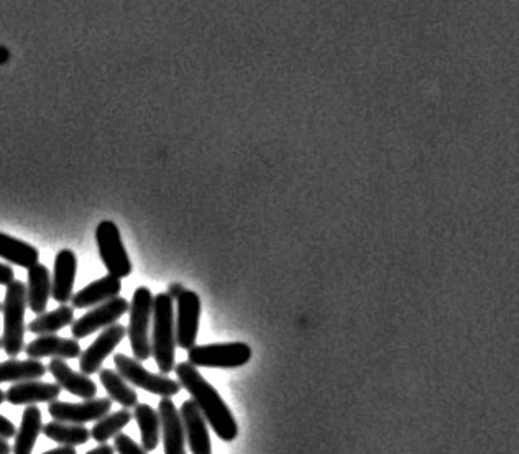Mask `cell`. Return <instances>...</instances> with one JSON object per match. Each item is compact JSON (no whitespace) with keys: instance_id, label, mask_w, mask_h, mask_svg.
<instances>
[{"instance_id":"6da1fadb","label":"cell","mask_w":519,"mask_h":454,"mask_svg":"<svg viewBox=\"0 0 519 454\" xmlns=\"http://www.w3.org/2000/svg\"><path fill=\"white\" fill-rule=\"evenodd\" d=\"M175 371L181 387L188 390L194 404L198 405L206 422L216 431V435L221 440L234 441L239 436V425L219 392L201 376L198 367L189 362H181L175 367Z\"/></svg>"},{"instance_id":"7a4b0ae2","label":"cell","mask_w":519,"mask_h":454,"mask_svg":"<svg viewBox=\"0 0 519 454\" xmlns=\"http://www.w3.org/2000/svg\"><path fill=\"white\" fill-rule=\"evenodd\" d=\"M176 346L178 343L173 298L168 293H158L153 300L152 356L163 376L175 371Z\"/></svg>"},{"instance_id":"3957f363","label":"cell","mask_w":519,"mask_h":454,"mask_svg":"<svg viewBox=\"0 0 519 454\" xmlns=\"http://www.w3.org/2000/svg\"><path fill=\"white\" fill-rule=\"evenodd\" d=\"M27 285L14 280L5 290L2 313H4V336L2 349L4 353L14 359L25 349V310H27Z\"/></svg>"},{"instance_id":"277c9868","label":"cell","mask_w":519,"mask_h":454,"mask_svg":"<svg viewBox=\"0 0 519 454\" xmlns=\"http://www.w3.org/2000/svg\"><path fill=\"white\" fill-rule=\"evenodd\" d=\"M153 297L150 288L138 287L130 303L129 333L130 346L137 361H148L152 356V338H150V323L153 318Z\"/></svg>"},{"instance_id":"5b68a950","label":"cell","mask_w":519,"mask_h":454,"mask_svg":"<svg viewBox=\"0 0 519 454\" xmlns=\"http://www.w3.org/2000/svg\"><path fill=\"white\" fill-rule=\"evenodd\" d=\"M114 364L120 376L138 389L147 390L150 394L160 395L161 399L163 397H170L171 399V397L180 394L181 384L178 380L170 379L163 374H152L137 359H132L125 354H115Z\"/></svg>"},{"instance_id":"8992f818","label":"cell","mask_w":519,"mask_h":454,"mask_svg":"<svg viewBox=\"0 0 519 454\" xmlns=\"http://www.w3.org/2000/svg\"><path fill=\"white\" fill-rule=\"evenodd\" d=\"M252 359V349L245 343H219L194 346L188 351V362L194 367L235 369Z\"/></svg>"},{"instance_id":"52a82bcc","label":"cell","mask_w":519,"mask_h":454,"mask_svg":"<svg viewBox=\"0 0 519 454\" xmlns=\"http://www.w3.org/2000/svg\"><path fill=\"white\" fill-rule=\"evenodd\" d=\"M96 242L102 264L106 265L109 275L117 278L129 277L134 270L129 254L125 251L119 227L112 221H102L96 229Z\"/></svg>"},{"instance_id":"ba28073f","label":"cell","mask_w":519,"mask_h":454,"mask_svg":"<svg viewBox=\"0 0 519 454\" xmlns=\"http://www.w3.org/2000/svg\"><path fill=\"white\" fill-rule=\"evenodd\" d=\"M129 310L130 305L125 298H112L109 302L94 306L86 315L74 321L71 334L74 339L88 338L89 334L96 333L99 329L115 325Z\"/></svg>"},{"instance_id":"9c48e42d","label":"cell","mask_w":519,"mask_h":454,"mask_svg":"<svg viewBox=\"0 0 519 454\" xmlns=\"http://www.w3.org/2000/svg\"><path fill=\"white\" fill-rule=\"evenodd\" d=\"M199 321H201V298L198 293L186 290L178 298V311H176V343L184 351H189L196 346Z\"/></svg>"},{"instance_id":"30bf717a","label":"cell","mask_w":519,"mask_h":454,"mask_svg":"<svg viewBox=\"0 0 519 454\" xmlns=\"http://www.w3.org/2000/svg\"><path fill=\"white\" fill-rule=\"evenodd\" d=\"M111 408V399L84 400L83 404H69V402L55 400L48 405V412L55 422L84 425L106 417L111 412Z\"/></svg>"},{"instance_id":"8fae6325","label":"cell","mask_w":519,"mask_h":454,"mask_svg":"<svg viewBox=\"0 0 519 454\" xmlns=\"http://www.w3.org/2000/svg\"><path fill=\"white\" fill-rule=\"evenodd\" d=\"M125 334H127V328L117 325V323L104 329L99 334V338L79 357V369L84 376H92V374L101 371L102 362L106 361L107 357L111 356L112 351L122 343Z\"/></svg>"},{"instance_id":"7c38bea8","label":"cell","mask_w":519,"mask_h":454,"mask_svg":"<svg viewBox=\"0 0 519 454\" xmlns=\"http://www.w3.org/2000/svg\"><path fill=\"white\" fill-rule=\"evenodd\" d=\"M181 420H183L184 435L186 443L193 454H212L211 435L207 430L206 418L199 410L194 400H186L181 405Z\"/></svg>"},{"instance_id":"4fadbf2b","label":"cell","mask_w":519,"mask_h":454,"mask_svg":"<svg viewBox=\"0 0 519 454\" xmlns=\"http://www.w3.org/2000/svg\"><path fill=\"white\" fill-rule=\"evenodd\" d=\"M161 420V435L165 454H186V435L180 410L170 397H163L158 405Z\"/></svg>"},{"instance_id":"5bb4252c","label":"cell","mask_w":519,"mask_h":454,"mask_svg":"<svg viewBox=\"0 0 519 454\" xmlns=\"http://www.w3.org/2000/svg\"><path fill=\"white\" fill-rule=\"evenodd\" d=\"M76 272H78L76 254L69 249L58 252L55 259V270H53V280H51V297L60 305H66L73 298Z\"/></svg>"},{"instance_id":"9a60e30c","label":"cell","mask_w":519,"mask_h":454,"mask_svg":"<svg viewBox=\"0 0 519 454\" xmlns=\"http://www.w3.org/2000/svg\"><path fill=\"white\" fill-rule=\"evenodd\" d=\"M60 394L61 387L58 384H48L42 380H27V382L10 385V389L5 392V397L12 405H35L51 404L58 400Z\"/></svg>"},{"instance_id":"2e32d148","label":"cell","mask_w":519,"mask_h":454,"mask_svg":"<svg viewBox=\"0 0 519 454\" xmlns=\"http://www.w3.org/2000/svg\"><path fill=\"white\" fill-rule=\"evenodd\" d=\"M25 353L28 359H43V357H51V359H76L81 357L83 349L79 346L78 339L60 338L56 334H46L40 336L32 343L25 346Z\"/></svg>"},{"instance_id":"e0dca14e","label":"cell","mask_w":519,"mask_h":454,"mask_svg":"<svg viewBox=\"0 0 519 454\" xmlns=\"http://www.w3.org/2000/svg\"><path fill=\"white\" fill-rule=\"evenodd\" d=\"M48 372L55 377L56 384L60 385L61 389L68 390L69 394L84 400L96 399V382L89 379V376H84L83 372H74L63 359H51Z\"/></svg>"},{"instance_id":"ac0fdd59","label":"cell","mask_w":519,"mask_h":454,"mask_svg":"<svg viewBox=\"0 0 519 454\" xmlns=\"http://www.w3.org/2000/svg\"><path fill=\"white\" fill-rule=\"evenodd\" d=\"M120 292H122L120 278L106 275L96 282L89 283L88 287H84L78 293H74L71 303H73L74 310H88V308H94V306L109 302L112 298L119 297Z\"/></svg>"},{"instance_id":"d6986e66","label":"cell","mask_w":519,"mask_h":454,"mask_svg":"<svg viewBox=\"0 0 519 454\" xmlns=\"http://www.w3.org/2000/svg\"><path fill=\"white\" fill-rule=\"evenodd\" d=\"M51 297L50 270L38 262L28 269L27 303L35 315H43Z\"/></svg>"},{"instance_id":"ffe728a7","label":"cell","mask_w":519,"mask_h":454,"mask_svg":"<svg viewBox=\"0 0 519 454\" xmlns=\"http://www.w3.org/2000/svg\"><path fill=\"white\" fill-rule=\"evenodd\" d=\"M43 431L42 410L37 405H28L23 412L22 423L15 435L14 454H32L38 436Z\"/></svg>"},{"instance_id":"44dd1931","label":"cell","mask_w":519,"mask_h":454,"mask_svg":"<svg viewBox=\"0 0 519 454\" xmlns=\"http://www.w3.org/2000/svg\"><path fill=\"white\" fill-rule=\"evenodd\" d=\"M0 259L7 260L10 264L19 265L23 269H30L38 264L40 252L28 242L20 241L17 237L0 232Z\"/></svg>"},{"instance_id":"7402d4cb","label":"cell","mask_w":519,"mask_h":454,"mask_svg":"<svg viewBox=\"0 0 519 454\" xmlns=\"http://www.w3.org/2000/svg\"><path fill=\"white\" fill-rule=\"evenodd\" d=\"M48 367L38 359H27V361H19V359H9V361L0 362V384L2 382H27V380H40L45 377Z\"/></svg>"},{"instance_id":"603a6c76","label":"cell","mask_w":519,"mask_h":454,"mask_svg":"<svg viewBox=\"0 0 519 454\" xmlns=\"http://www.w3.org/2000/svg\"><path fill=\"white\" fill-rule=\"evenodd\" d=\"M134 418L137 420L140 435H142L143 450H157L161 433L160 413L155 412V408L150 405L138 404L135 407Z\"/></svg>"},{"instance_id":"cb8c5ba5","label":"cell","mask_w":519,"mask_h":454,"mask_svg":"<svg viewBox=\"0 0 519 454\" xmlns=\"http://www.w3.org/2000/svg\"><path fill=\"white\" fill-rule=\"evenodd\" d=\"M102 385L109 394V399L112 402L122 405L124 408H135L138 405V395L124 377L120 376L119 372L111 371V369H101L99 371Z\"/></svg>"},{"instance_id":"d4e9b609","label":"cell","mask_w":519,"mask_h":454,"mask_svg":"<svg viewBox=\"0 0 519 454\" xmlns=\"http://www.w3.org/2000/svg\"><path fill=\"white\" fill-rule=\"evenodd\" d=\"M43 435L55 441L61 446H76L88 443L91 438V431L84 425H73V423L53 422L46 423L43 427Z\"/></svg>"},{"instance_id":"484cf974","label":"cell","mask_w":519,"mask_h":454,"mask_svg":"<svg viewBox=\"0 0 519 454\" xmlns=\"http://www.w3.org/2000/svg\"><path fill=\"white\" fill-rule=\"evenodd\" d=\"M74 323V308L73 306L61 305L60 308L50 311V313H43L38 315L35 320L28 325V331L37 336H46V334H55L60 329Z\"/></svg>"},{"instance_id":"4316f807","label":"cell","mask_w":519,"mask_h":454,"mask_svg":"<svg viewBox=\"0 0 519 454\" xmlns=\"http://www.w3.org/2000/svg\"><path fill=\"white\" fill-rule=\"evenodd\" d=\"M134 415L130 413L129 408L119 410V412L109 413L106 417L97 420L96 425L92 427L91 438L97 443H107L111 438L119 435L120 431L124 430L130 422H132Z\"/></svg>"},{"instance_id":"83f0119b","label":"cell","mask_w":519,"mask_h":454,"mask_svg":"<svg viewBox=\"0 0 519 454\" xmlns=\"http://www.w3.org/2000/svg\"><path fill=\"white\" fill-rule=\"evenodd\" d=\"M114 448L119 454H147L142 446L135 443L129 435H124V433L115 436Z\"/></svg>"},{"instance_id":"f1b7e54d","label":"cell","mask_w":519,"mask_h":454,"mask_svg":"<svg viewBox=\"0 0 519 454\" xmlns=\"http://www.w3.org/2000/svg\"><path fill=\"white\" fill-rule=\"evenodd\" d=\"M17 435V428L14 423L10 422L9 418H5L4 415H0V438L9 440Z\"/></svg>"},{"instance_id":"f546056e","label":"cell","mask_w":519,"mask_h":454,"mask_svg":"<svg viewBox=\"0 0 519 454\" xmlns=\"http://www.w3.org/2000/svg\"><path fill=\"white\" fill-rule=\"evenodd\" d=\"M14 280V269L10 265L0 264V285H10Z\"/></svg>"},{"instance_id":"4dcf8cb0","label":"cell","mask_w":519,"mask_h":454,"mask_svg":"<svg viewBox=\"0 0 519 454\" xmlns=\"http://www.w3.org/2000/svg\"><path fill=\"white\" fill-rule=\"evenodd\" d=\"M186 292V288L181 285V283H173V285H170V288H168V295H170L173 300H178V298L183 295V293Z\"/></svg>"},{"instance_id":"1f68e13d","label":"cell","mask_w":519,"mask_h":454,"mask_svg":"<svg viewBox=\"0 0 519 454\" xmlns=\"http://www.w3.org/2000/svg\"><path fill=\"white\" fill-rule=\"evenodd\" d=\"M115 448L111 445H99L97 448H94V450L88 451L86 454H114Z\"/></svg>"},{"instance_id":"d6a6232c","label":"cell","mask_w":519,"mask_h":454,"mask_svg":"<svg viewBox=\"0 0 519 454\" xmlns=\"http://www.w3.org/2000/svg\"><path fill=\"white\" fill-rule=\"evenodd\" d=\"M43 454H78L76 450H74L73 446H60V448H55V450L46 451Z\"/></svg>"},{"instance_id":"836d02e7","label":"cell","mask_w":519,"mask_h":454,"mask_svg":"<svg viewBox=\"0 0 519 454\" xmlns=\"http://www.w3.org/2000/svg\"><path fill=\"white\" fill-rule=\"evenodd\" d=\"M12 453V446L7 443V440L4 438H0V454H10Z\"/></svg>"},{"instance_id":"e575fe53","label":"cell","mask_w":519,"mask_h":454,"mask_svg":"<svg viewBox=\"0 0 519 454\" xmlns=\"http://www.w3.org/2000/svg\"><path fill=\"white\" fill-rule=\"evenodd\" d=\"M4 402H7V397H5L4 390L0 389V405L4 404Z\"/></svg>"},{"instance_id":"d590c367","label":"cell","mask_w":519,"mask_h":454,"mask_svg":"<svg viewBox=\"0 0 519 454\" xmlns=\"http://www.w3.org/2000/svg\"><path fill=\"white\" fill-rule=\"evenodd\" d=\"M0 349H2V338H0Z\"/></svg>"},{"instance_id":"8d00e7d4","label":"cell","mask_w":519,"mask_h":454,"mask_svg":"<svg viewBox=\"0 0 519 454\" xmlns=\"http://www.w3.org/2000/svg\"><path fill=\"white\" fill-rule=\"evenodd\" d=\"M0 311H2V303H0Z\"/></svg>"}]
</instances>
